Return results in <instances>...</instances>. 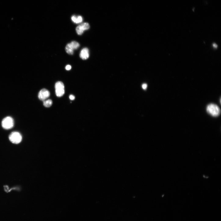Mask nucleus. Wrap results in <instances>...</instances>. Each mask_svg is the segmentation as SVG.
<instances>
[{"label": "nucleus", "mask_w": 221, "mask_h": 221, "mask_svg": "<svg viewBox=\"0 0 221 221\" xmlns=\"http://www.w3.org/2000/svg\"><path fill=\"white\" fill-rule=\"evenodd\" d=\"M147 87V85L146 84H144L142 85V88L144 89H145Z\"/></svg>", "instance_id": "ddd939ff"}, {"label": "nucleus", "mask_w": 221, "mask_h": 221, "mask_svg": "<svg viewBox=\"0 0 221 221\" xmlns=\"http://www.w3.org/2000/svg\"><path fill=\"white\" fill-rule=\"evenodd\" d=\"M80 46L79 44L76 41H73L68 44L66 47V52L69 54H73L74 50L78 49Z\"/></svg>", "instance_id": "39448f33"}, {"label": "nucleus", "mask_w": 221, "mask_h": 221, "mask_svg": "<svg viewBox=\"0 0 221 221\" xmlns=\"http://www.w3.org/2000/svg\"><path fill=\"white\" fill-rule=\"evenodd\" d=\"M50 95L49 92L47 90L44 89L39 92L38 97L40 100L43 101L49 96Z\"/></svg>", "instance_id": "0eeeda50"}, {"label": "nucleus", "mask_w": 221, "mask_h": 221, "mask_svg": "<svg viewBox=\"0 0 221 221\" xmlns=\"http://www.w3.org/2000/svg\"><path fill=\"white\" fill-rule=\"evenodd\" d=\"M52 103V100L50 99L43 101L44 106L47 107H49L51 106Z\"/></svg>", "instance_id": "9d476101"}, {"label": "nucleus", "mask_w": 221, "mask_h": 221, "mask_svg": "<svg viewBox=\"0 0 221 221\" xmlns=\"http://www.w3.org/2000/svg\"><path fill=\"white\" fill-rule=\"evenodd\" d=\"M206 111L208 114L215 117L219 116L221 113L219 107L216 104L212 103L208 105Z\"/></svg>", "instance_id": "f257e3e1"}, {"label": "nucleus", "mask_w": 221, "mask_h": 221, "mask_svg": "<svg viewBox=\"0 0 221 221\" xmlns=\"http://www.w3.org/2000/svg\"><path fill=\"white\" fill-rule=\"evenodd\" d=\"M89 24L88 23H85L78 26L76 28V31L78 34L81 35L84 31L89 29Z\"/></svg>", "instance_id": "423d86ee"}, {"label": "nucleus", "mask_w": 221, "mask_h": 221, "mask_svg": "<svg viewBox=\"0 0 221 221\" xmlns=\"http://www.w3.org/2000/svg\"><path fill=\"white\" fill-rule=\"evenodd\" d=\"M213 47L215 48H216L217 47V45L215 43H214L213 44Z\"/></svg>", "instance_id": "4468645a"}, {"label": "nucleus", "mask_w": 221, "mask_h": 221, "mask_svg": "<svg viewBox=\"0 0 221 221\" xmlns=\"http://www.w3.org/2000/svg\"><path fill=\"white\" fill-rule=\"evenodd\" d=\"M71 67L70 65H68L66 66V69L67 71H69L71 70Z\"/></svg>", "instance_id": "9b49d317"}, {"label": "nucleus", "mask_w": 221, "mask_h": 221, "mask_svg": "<svg viewBox=\"0 0 221 221\" xmlns=\"http://www.w3.org/2000/svg\"><path fill=\"white\" fill-rule=\"evenodd\" d=\"M55 93L58 97H61L64 94V85L62 82H57L55 85Z\"/></svg>", "instance_id": "7ed1b4c3"}, {"label": "nucleus", "mask_w": 221, "mask_h": 221, "mask_svg": "<svg viewBox=\"0 0 221 221\" xmlns=\"http://www.w3.org/2000/svg\"><path fill=\"white\" fill-rule=\"evenodd\" d=\"M72 21L74 23L78 24L82 23L83 21V18L81 16H73L71 17Z\"/></svg>", "instance_id": "1a4fd4ad"}, {"label": "nucleus", "mask_w": 221, "mask_h": 221, "mask_svg": "<svg viewBox=\"0 0 221 221\" xmlns=\"http://www.w3.org/2000/svg\"><path fill=\"white\" fill-rule=\"evenodd\" d=\"M2 125L4 129L9 130L12 129L14 125V121L13 118L10 117L5 118L2 122Z\"/></svg>", "instance_id": "f03ea898"}, {"label": "nucleus", "mask_w": 221, "mask_h": 221, "mask_svg": "<svg viewBox=\"0 0 221 221\" xmlns=\"http://www.w3.org/2000/svg\"><path fill=\"white\" fill-rule=\"evenodd\" d=\"M9 139L12 143L18 144L21 142L22 137L21 134L19 132H13L10 135Z\"/></svg>", "instance_id": "20e7f679"}, {"label": "nucleus", "mask_w": 221, "mask_h": 221, "mask_svg": "<svg viewBox=\"0 0 221 221\" xmlns=\"http://www.w3.org/2000/svg\"><path fill=\"white\" fill-rule=\"evenodd\" d=\"M80 57L83 60H86L89 57V49L86 48L83 49L81 51L80 54Z\"/></svg>", "instance_id": "6e6552de"}, {"label": "nucleus", "mask_w": 221, "mask_h": 221, "mask_svg": "<svg viewBox=\"0 0 221 221\" xmlns=\"http://www.w3.org/2000/svg\"><path fill=\"white\" fill-rule=\"evenodd\" d=\"M69 98L71 100H74L75 99V97L74 96L71 95L70 96Z\"/></svg>", "instance_id": "f8f14e48"}]
</instances>
